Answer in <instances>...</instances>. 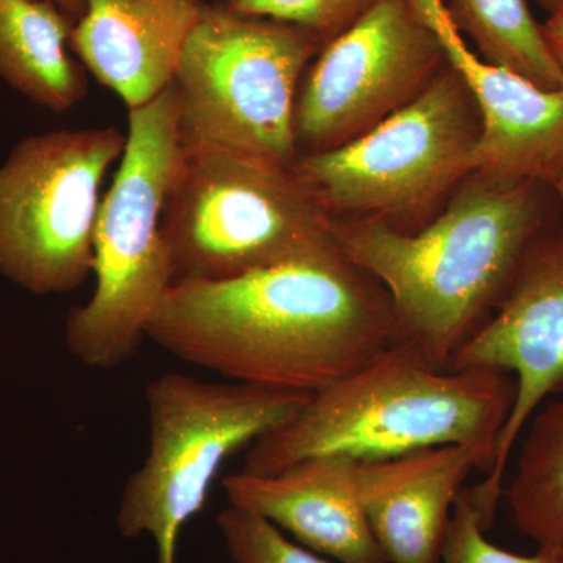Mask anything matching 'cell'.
<instances>
[{"instance_id":"7402d4cb","label":"cell","mask_w":563,"mask_h":563,"mask_svg":"<svg viewBox=\"0 0 563 563\" xmlns=\"http://www.w3.org/2000/svg\"><path fill=\"white\" fill-rule=\"evenodd\" d=\"M542 25L544 38H547L548 46L553 52L554 60L558 63L563 80V10L550 14L548 21Z\"/></svg>"},{"instance_id":"7c38bea8","label":"cell","mask_w":563,"mask_h":563,"mask_svg":"<svg viewBox=\"0 0 563 563\" xmlns=\"http://www.w3.org/2000/svg\"><path fill=\"white\" fill-rule=\"evenodd\" d=\"M461 74L481 117L473 174L503 187L563 179V90H544L512 70L477 57L454 27L444 0H413Z\"/></svg>"},{"instance_id":"277c9868","label":"cell","mask_w":563,"mask_h":563,"mask_svg":"<svg viewBox=\"0 0 563 563\" xmlns=\"http://www.w3.org/2000/svg\"><path fill=\"white\" fill-rule=\"evenodd\" d=\"M125 135L96 225L95 291L66 321L70 354L90 368L110 369L132 358L174 285L162 233L163 203L180 152L173 84L154 101L129 110Z\"/></svg>"},{"instance_id":"44dd1931","label":"cell","mask_w":563,"mask_h":563,"mask_svg":"<svg viewBox=\"0 0 563 563\" xmlns=\"http://www.w3.org/2000/svg\"><path fill=\"white\" fill-rule=\"evenodd\" d=\"M218 528L233 563H331L299 547L261 515L229 506Z\"/></svg>"},{"instance_id":"9a60e30c","label":"cell","mask_w":563,"mask_h":563,"mask_svg":"<svg viewBox=\"0 0 563 563\" xmlns=\"http://www.w3.org/2000/svg\"><path fill=\"white\" fill-rule=\"evenodd\" d=\"M203 0H84L69 49L128 110L173 84Z\"/></svg>"},{"instance_id":"d4e9b609","label":"cell","mask_w":563,"mask_h":563,"mask_svg":"<svg viewBox=\"0 0 563 563\" xmlns=\"http://www.w3.org/2000/svg\"><path fill=\"white\" fill-rule=\"evenodd\" d=\"M555 191H558V195L561 196V198L563 199V179L561 184H559V187L555 188Z\"/></svg>"},{"instance_id":"4fadbf2b","label":"cell","mask_w":563,"mask_h":563,"mask_svg":"<svg viewBox=\"0 0 563 563\" xmlns=\"http://www.w3.org/2000/svg\"><path fill=\"white\" fill-rule=\"evenodd\" d=\"M357 462L313 457L279 473H235L222 487L233 507L261 515L313 553L340 563H390L374 537L355 479Z\"/></svg>"},{"instance_id":"ba28073f","label":"cell","mask_w":563,"mask_h":563,"mask_svg":"<svg viewBox=\"0 0 563 563\" xmlns=\"http://www.w3.org/2000/svg\"><path fill=\"white\" fill-rule=\"evenodd\" d=\"M321 47L296 25L206 3L174 74L181 146L295 165L296 98Z\"/></svg>"},{"instance_id":"8fae6325","label":"cell","mask_w":563,"mask_h":563,"mask_svg":"<svg viewBox=\"0 0 563 563\" xmlns=\"http://www.w3.org/2000/svg\"><path fill=\"white\" fill-rule=\"evenodd\" d=\"M448 369H490L517 383L493 468L470 488L496 515L515 444L537 409L563 387V225H548L532 240L501 302Z\"/></svg>"},{"instance_id":"30bf717a","label":"cell","mask_w":563,"mask_h":563,"mask_svg":"<svg viewBox=\"0 0 563 563\" xmlns=\"http://www.w3.org/2000/svg\"><path fill=\"white\" fill-rule=\"evenodd\" d=\"M444 63L413 0H379L307 66L295 107L299 157L372 131L420 96Z\"/></svg>"},{"instance_id":"ac0fdd59","label":"cell","mask_w":563,"mask_h":563,"mask_svg":"<svg viewBox=\"0 0 563 563\" xmlns=\"http://www.w3.org/2000/svg\"><path fill=\"white\" fill-rule=\"evenodd\" d=\"M459 32L476 44L484 60L512 70L544 90H563V80L543 25L526 0H444Z\"/></svg>"},{"instance_id":"9c48e42d","label":"cell","mask_w":563,"mask_h":563,"mask_svg":"<svg viewBox=\"0 0 563 563\" xmlns=\"http://www.w3.org/2000/svg\"><path fill=\"white\" fill-rule=\"evenodd\" d=\"M128 135L117 128L21 140L0 163V274L32 295L77 290L92 274L107 173Z\"/></svg>"},{"instance_id":"e0dca14e","label":"cell","mask_w":563,"mask_h":563,"mask_svg":"<svg viewBox=\"0 0 563 563\" xmlns=\"http://www.w3.org/2000/svg\"><path fill=\"white\" fill-rule=\"evenodd\" d=\"M526 428L503 496L525 536L539 547L563 550V387L537 409Z\"/></svg>"},{"instance_id":"d6986e66","label":"cell","mask_w":563,"mask_h":563,"mask_svg":"<svg viewBox=\"0 0 563 563\" xmlns=\"http://www.w3.org/2000/svg\"><path fill=\"white\" fill-rule=\"evenodd\" d=\"M495 517L463 488L454 503L442 563H563L561 548L539 547L537 553L521 555L496 547L485 537Z\"/></svg>"},{"instance_id":"8992f818","label":"cell","mask_w":563,"mask_h":563,"mask_svg":"<svg viewBox=\"0 0 563 563\" xmlns=\"http://www.w3.org/2000/svg\"><path fill=\"white\" fill-rule=\"evenodd\" d=\"M310 396L181 373L152 380L150 450L124 485L117 515L121 536L147 533L157 563H176L180 531L206 506L224 463L295 420Z\"/></svg>"},{"instance_id":"5bb4252c","label":"cell","mask_w":563,"mask_h":563,"mask_svg":"<svg viewBox=\"0 0 563 563\" xmlns=\"http://www.w3.org/2000/svg\"><path fill=\"white\" fill-rule=\"evenodd\" d=\"M473 470L490 466L462 444L357 462L358 496L388 562L442 563L454 503Z\"/></svg>"},{"instance_id":"603a6c76","label":"cell","mask_w":563,"mask_h":563,"mask_svg":"<svg viewBox=\"0 0 563 563\" xmlns=\"http://www.w3.org/2000/svg\"><path fill=\"white\" fill-rule=\"evenodd\" d=\"M47 2L55 3L74 22L79 20L81 11H84V0H47Z\"/></svg>"},{"instance_id":"52a82bcc","label":"cell","mask_w":563,"mask_h":563,"mask_svg":"<svg viewBox=\"0 0 563 563\" xmlns=\"http://www.w3.org/2000/svg\"><path fill=\"white\" fill-rule=\"evenodd\" d=\"M479 139L476 102L446 60L412 102L343 146L301 155L292 169L328 217L413 232L472 176Z\"/></svg>"},{"instance_id":"ffe728a7","label":"cell","mask_w":563,"mask_h":563,"mask_svg":"<svg viewBox=\"0 0 563 563\" xmlns=\"http://www.w3.org/2000/svg\"><path fill=\"white\" fill-rule=\"evenodd\" d=\"M222 5L250 16L296 25L322 46L347 31L379 0H220Z\"/></svg>"},{"instance_id":"6da1fadb","label":"cell","mask_w":563,"mask_h":563,"mask_svg":"<svg viewBox=\"0 0 563 563\" xmlns=\"http://www.w3.org/2000/svg\"><path fill=\"white\" fill-rule=\"evenodd\" d=\"M147 339L231 383L317 393L406 342L383 285L342 252L173 285Z\"/></svg>"},{"instance_id":"3957f363","label":"cell","mask_w":563,"mask_h":563,"mask_svg":"<svg viewBox=\"0 0 563 563\" xmlns=\"http://www.w3.org/2000/svg\"><path fill=\"white\" fill-rule=\"evenodd\" d=\"M515 396L510 374L442 369L406 340L312 393L295 420L252 444L242 472L265 476L313 457L380 461L446 444L473 448L492 470Z\"/></svg>"},{"instance_id":"cb8c5ba5","label":"cell","mask_w":563,"mask_h":563,"mask_svg":"<svg viewBox=\"0 0 563 563\" xmlns=\"http://www.w3.org/2000/svg\"><path fill=\"white\" fill-rule=\"evenodd\" d=\"M548 13L553 14L563 10V0H537Z\"/></svg>"},{"instance_id":"2e32d148","label":"cell","mask_w":563,"mask_h":563,"mask_svg":"<svg viewBox=\"0 0 563 563\" xmlns=\"http://www.w3.org/2000/svg\"><path fill=\"white\" fill-rule=\"evenodd\" d=\"M74 24L47 0H0V80L52 113L79 106L88 85L69 49Z\"/></svg>"},{"instance_id":"5b68a950","label":"cell","mask_w":563,"mask_h":563,"mask_svg":"<svg viewBox=\"0 0 563 563\" xmlns=\"http://www.w3.org/2000/svg\"><path fill=\"white\" fill-rule=\"evenodd\" d=\"M174 284L224 280L340 252L292 166L181 146L162 214Z\"/></svg>"},{"instance_id":"7a4b0ae2","label":"cell","mask_w":563,"mask_h":563,"mask_svg":"<svg viewBox=\"0 0 563 563\" xmlns=\"http://www.w3.org/2000/svg\"><path fill=\"white\" fill-rule=\"evenodd\" d=\"M539 184L476 174L413 232L376 218H331L333 242L387 291L406 340L448 369L501 302L532 240L554 224Z\"/></svg>"}]
</instances>
